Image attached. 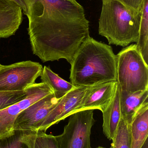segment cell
Wrapping results in <instances>:
<instances>
[{
    "label": "cell",
    "instance_id": "cell-1",
    "mask_svg": "<svg viewBox=\"0 0 148 148\" xmlns=\"http://www.w3.org/2000/svg\"><path fill=\"white\" fill-rule=\"evenodd\" d=\"M33 54L43 62L65 59L70 63L90 37L89 21L76 0H23Z\"/></svg>",
    "mask_w": 148,
    "mask_h": 148
},
{
    "label": "cell",
    "instance_id": "cell-2",
    "mask_svg": "<svg viewBox=\"0 0 148 148\" xmlns=\"http://www.w3.org/2000/svg\"><path fill=\"white\" fill-rule=\"evenodd\" d=\"M71 83L75 87H90L117 82V56L109 45L89 37L70 62Z\"/></svg>",
    "mask_w": 148,
    "mask_h": 148
},
{
    "label": "cell",
    "instance_id": "cell-3",
    "mask_svg": "<svg viewBox=\"0 0 148 148\" xmlns=\"http://www.w3.org/2000/svg\"><path fill=\"white\" fill-rule=\"evenodd\" d=\"M141 12L137 13L120 0L103 1L99 34L109 43L127 47L139 37Z\"/></svg>",
    "mask_w": 148,
    "mask_h": 148
},
{
    "label": "cell",
    "instance_id": "cell-4",
    "mask_svg": "<svg viewBox=\"0 0 148 148\" xmlns=\"http://www.w3.org/2000/svg\"><path fill=\"white\" fill-rule=\"evenodd\" d=\"M116 56L117 82L121 90L135 92L148 90V65L136 44L126 47Z\"/></svg>",
    "mask_w": 148,
    "mask_h": 148
},
{
    "label": "cell",
    "instance_id": "cell-5",
    "mask_svg": "<svg viewBox=\"0 0 148 148\" xmlns=\"http://www.w3.org/2000/svg\"><path fill=\"white\" fill-rule=\"evenodd\" d=\"M94 110H79L70 116L62 134L55 136L59 148H92L91 130L96 122Z\"/></svg>",
    "mask_w": 148,
    "mask_h": 148
},
{
    "label": "cell",
    "instance_id": "cell-6",
    "mask_svg": "<svg viewBox=\"0 0 148 148\" xmlns=\"http://www.w3.org/2000/svg\"><path fill=\"white\" fill-rule=\"evenodd\" d=\"M43 66L38 62L26 61L0 69V92L22 91L35 83Z\"/></svg>",
    "mask_w": 148,
    "mask_h": 148
},
{
    "label": "cell",
    "instance_id": "cell-7",
    "mask_svg": "<svg viewBox=\"0 0 148 148\" xmlns=\"http://www.w3.org/2000/svg\"><path fill=\"white\" fill-rule=\"evenodd\" d=\"M28 95L23 100L0 110V136L11 132L17 117L23 110L44 97L53 93L44 83H34L27 88Z\"/></svg>",
    "mask_w": 148,
    "mask_h": 148
},
{
    "label": "cell",
    "instance_id": "cell-8",
    "mask_svg": "<svg viewBox=\"0 0 148 148\" xmlns=\"http://www.w3.org/2000/svg\"><path fill=\"white\" fill-rule=\"evenodd\" d=\"M61 99L55 98L54 93L48 95L29 106L18 114L13 130L35 131Z\"/></svg>",
    "mask_w": 148,
    "mask_h": 148
},
{
    "label": "cell",
    "instance_id": "cell-9",
    "mask_svg": "<svg viewBox=\"0 0 148 148\" xmlns=\"http://www.w3.org/2000/svg\"><path fill=\"white\" fill-rule=\"evenodd\" d=\"M87 88L84 86L76 87L61 98L43 121L38 130L46 132L50 127L75 113L81 104Z\"/></svg>",
    "mask_w": 148,
    "mask_h": 148
},
{
    "label": "cell",
    "instance_id": "cell-10",
    "mask_svg": "<svg viewBox=\"0 0 148 148\" xmlns=\"http://www.w3.org/2000/svg\"><path fill=\"white\" fill-rule=\"evenodd\" d=\"M117 84V82H107L87 87L81 104L76 112L86 109L104 111L113 101Z\"/></svg>",
    "mask_w": 148,
    "mask_h": 148
},
{
    "label": "cell",
    "instance_id": "cell-11",
    "mask_svg": "<svg viewBox=\"0 0 148 148\" xmlns=\"http://www.w3.org/2000/svg\"><path fill=\"white\" fill-rule=\"evenodd\" d=\"M23 21L21 7L11 0H0V38L15 34Z\"/></svg>",
    "mask_w": 148,
    "mask_h": 148
},
{
    "label": "cell",
    "instance_id": "cell-12",
    "mask_svg": "<svg viewBox=\"0 0 148 148\" xmlns=\"http://www.w3.org/2000/svg\"><path fill=\"white\" fill-rule=\"evenodd\" d=\"M119 96L121 118L130 124L139 110L148 104V90L128 92L119 87Z\"/></svg>",
    "mask_w": 148,
    "mask_h": 148
},
{
    "label": "cell",
    "instance_id": "cell-13",
    "mask_svg": "<svg viewBox=\"0 0 148 148\" xmlns=\"http://www.w3.org/2000/svg\"><path fill=\"white\" fill-rule=\"evenodd\" d=\"M129 125L130 148H142L148 136V104L141 108Z\"/></svg>",
    "mask_w": 148,
    "mask_h": 148
},
{
    "label": "cell",
    "instance_id": "cell-14",
    "mask_svg": "<svg viewBox=\"0 0 148 148\" xmlns=\"http://www.w3.org/2000/svg\"><path fill=\"white\" fill-rule=\"evenodd\" d=\"M102 112L103 117V134L109 140L113 141L121 118L118 84L112 102L105 110Z\"/></svg>",
    "mask_w": 148,
    "mask_h": 148
},
{
    "label": "cell",
    "instance_id": "cell-15",
    "mask_svg": "<svg viewBox=\"0 0 148 148\" xmlns=\"http://www.w3.org/2000/svg\"><path fill=\"white\" fill-rule=\"evenodd\" d=\"M36 131L13 130L0 136V148H34Z\"/></svg>",
    "mask_w": 148,
    "mask_h": 148
},
{
    "label": "cell",
    "instance_id": "cell-16",
    "mask_svg": "<svg viewBox=\"0 0 148 148\" xmlns=\"http://www.w3.org/2000/svg\"><path fill=\"white\" fill-rule=\"evenodd\" d=\"M40 76L41 82L46 84L51 89L57 99H61L76 87L60 77L47 66L43 68Z\"/></svg>",
    "mask_w": 148,
    "mask_h": 148
},
{
    "label": "cell",
    "instance_id": "cell-17",
    "mask_svg": "<svg viewBox=\"0 0 148 148\" xmlns=\"http://www.w3.org/2000/svg\"><path fill=\"white\" fill-rule=\"evenodd\" d=\"M136 48L148 65V0H144L141 10V18Z\"/></svg>",
    "mask_w": 148,
    "mask_h": 148
},
{
    "label": "cell",
    "instance_id": "cell-18",
    "mask_svg": "<svg viewBox=\"0 0 148 148\" xmlns=\"http://www.w3.org/2000/svg\"><path fill=\"white\" fill-rule=\"evenodd\" d=\"M113 148H130V134L129 124L121 118L112 143Z\"/></svg>",
    "mask_w": 148,
    "mask_h": 148
},
{
    "label": "cell",
    "instance_id": "cell-19",
    "mask_svg": "<svg viewBox=\"0 0 148 148\" xmlns=\"http://www.w3.org/2000/svg\"><path fill=\"white\" fill-rule=\"evenodd\" d=\"M28 94L27 88L22 91L0 92V110L23 100Z\"/></svg>",
    "mask_w": 148,
    "mask_h": 148
},
{
    "label": "cell",
    "instance_id": "cell-20",
    "mask_svg": "<svg viewBox=\"0 0 148 148\" xmlns=\"http://www.w3.org/2000/svg\"><path fill=\"white\" fill-rule=\"evenodd\" d=\"M34 148H59L55 136L47 134L46 132L37 130L36 133Z\"/></svg>",
    "mask_w": 148,
    "mask_h": 148
},
{
    "label": "cell",
    "instance_id": "cell-21",
    "mask_svg": "<svg viewBox=\"0 0 148 148\" xmlns=\"http://www.w3.org/2000/svg\"><path fill=\"white\" fill-rule=\"evenodd\" d=\"M123 3L137 13L141 12L144 0H120Z\"/></svg>",
    "mask_w": 148,
    "mask_h": 148
},
{
    "label": "cell",
    "instance_id": "cell-22",
    "mask_svg": "<svg viewBox=\"0 0 148 148\" xmlns=\"http://www.w3.org/2000/svg\"><path fill=\"white\" fill-rule=\"evenodd\" d=\"M11 1H14L16 3L19 5L22 9L23 14H26V12H27L26 5L23 0H11Z\"/></svg>",
    "mask_w": 148,
    "mask_h": 148
},
{
    "label": "cell",
    "instance_id": "cell-23",
    "mask_svg": "<svg viewBox=\"0 0 148 148\" xmlns=\"http://www.w3.org/2000/svg\"><path fill=\"white\" fill-rule=\"evenodd\" d=\"M142 148H148V139L146 141L144 145Z\"/></svg>",
    "mask_w": 148,
    "mask_h": 148
},
{
    "label": "cell",
    "instance_id": "cell-24",
    "mask_svg": "<svg viewBox=\"0 0 148 148\" xmlns=\"http://www.w3.org/2000/svg\"><path fill=\"white\" fill-rule=\"evenodd\" d=\"M96 148H106L103 147H96Z\"/></svg>",
    "mask_w": 148,
    "mask_h": 148
},
{
    "label": "cell",
    "instance_id": "cell-25",
    "mask_svg": "<svg viewBox=\"0 0 148 148\" xmlns=\"http://www.w3.org/2000/svg\"><path fill=\"white\" fill-rule=\"evenodd\" d=\"M2 66H3V65H1V64H0V69H1V68L2 67Z\"/></svg>",
    "mask_w": 148,
    "mask_h": 148
},
{
    "label": "cell",
    "instance_id": "cell-26",
    "mask_svg": "<svg viewBox=\"0 0 148 148\" xmlns=\"http://www.w3.org/2000/svg\"><path fill=\"white\" fill-rule=\"evenodd\" d=\"M109 148H113V146H112V144H111V147H110Z\"/></svg>",
    "mask_w": 148,
    "mask_h": 148
},
{
    "label": "cell",
    "instance_id": "cell-27",
    "mask_svg": "<svg viewBox=\"0 0 148 148\" xmlns=\"http://www.w3.org/2000/svg\"><path fill=\"white\" fill-rule=\"evenodd\" d=\"M70 1H75V0H70Z\"/></svg>",
    "mask_w": 148,
    "mask_h": 148
},
{
    "label": "cell",
    "instance_id": "cell-28",
    "mask_svg": "<svg viewBox=\"0 0 148 148\" xmlns=\"http://www.w3.org/2000/svg\"><path fill=\"white\" fill-rule=\"evenodd\" d=\"M102 1H105V0H102Z\"/></svg>",
    "mask_w": 148,
    "mask_h": 148
}]
</instances>
